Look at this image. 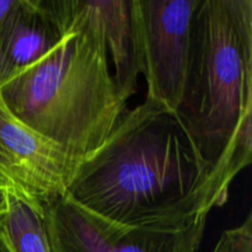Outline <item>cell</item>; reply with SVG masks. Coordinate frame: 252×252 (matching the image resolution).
<instances>
[{
  "label": "cell",
  "instance_id": "cell-1",
  "mask_svg": "<svg viewBox=\"0 0 252 252\" xmlns=\"http://www.w3.org/2000/svg\"><path fill=\"white\" fill-rule=\"evenodd\" d=\"M121 225L208 216L196 152L176 115L145 100L127 110L106 142L81 160L66 194Z\"/></svg>",
  "mask_w": 252,
  "mask_h": 252
},
{
  "label": "cell",
  "instance_id": "cell-2",
  "mask_svg": "<svg viewBox=\"0 0 252 252\" xmlns=\"http://www.w3.org/2000/svg\"><path fill=\"white\" fill-rule=\"evenodd\" d=\"M175 115L196 152L209 213L252 160V0H201Z\"/></svg>",
  "mask_w": 252,
  "mask_h": 252
},
{
  "label": "cell",
  "instance_id": "cell-3",
  "mask_svg": "<svg viewBox=\"0 0 252 252\" xmlns=\"http://www.w3.org/2000/svg\"><path fill=\"white\" fill-rule=\"evenodd\" d=\"M62 37L0 84L7 110L79 161L100 149L127 111L97 27L76 0H46Z\"/></svg>",
  "mask_w": 252,
  "mask_h": 252
},
{
  "label": "cell",
  "instance_id": "cell-4",
  "mask_svg": "<svg viewBox=\"0 0 252 252\" xmlns=\"http://www.w3.org/2000/svg\"><path fill=\"white\" fill-rule=\"evenodd\" d=\"M43 217L54 252H197L208 218L121 225L90 213L68 196L47 204Z\"/></svg>",
  "mask_w": 252,
  "mask_h": 252
},
{
  "label": "cell",
  "instance_id": "cell-5",
  "mask_svg": "<svg viewBox=\"0 0 252 252\" xmlns=\"http://www.w3.org/2000/svg\"><path fill=\"white\" fill-rule=\"evenodd\" d=\"M201 0H132V17L145 97L176 112L191 54L192 24Z\"/></svg>",
  "mask_w": 252,
  "mask_h": 252
},
{
  "label": "cell",
  "instance_id": "cell-6",
  "mask_svg": "<svg viewBox=\"0 0 252 252\" xmlns=\"http://www.w3.org/2000/svg\"><path fill=\"white\" fill-rule=\"evenodd\" d=\"M78 159L17 120L0 96V189L43 213L65 196Z\"/></svg>",
  "mask_w": 252,
  "mask_h": 252
},
{
  "label": "cell",
  "instance_id": "cell-7",
  "mask_svg": "<svg viewBox=\"0 0 252 252\" xmlns=\"http://www.w3.org/2000/svg\"><path fill=\"white\" fill-rule=\"evenodd\" d=\"M97 27L107 48L116 85L126 100L137 93L140 74L132 17V0H76Z\"/></svg>",
  "mask_w": 252,
  "mask_h": 252
},
{
  "label": "cell",
  "instance_id": "cell-8",
  "mask_svg": "<svg viewBox=\"0 0 252 252\" xmlns=\"http://www.w3.org/2000/svg\"><path fill=\"white\" fill-rule=\"evenodd\" d=\"M61 37L44 0H15L4 29L5 79L43 58Z\"/></svg>",
  "mask_w": 252,
  "mask_h": 252
},
{
  "label": "cell",
  "instance_id": "cell-9",
  "mask_svg": "<svg viewBox=\"0 0 252 252\" xmlns=\"http://www.w3.org/2000/svg\"><path fill=\"white\" fill-rule=\"evenodd\" d=\"M0 252H54L43 213L10 197L0 223Z\"/></svg>",
  "mask_w": 252,
  "mask_h": 252
},
{
  "label": "cell",
  "instance_id": "cell-10",
  "mask_svg": "<svg viewBox=\"0 0 252 252\" xmlns=\"http://www.w3.org/2000/svg\"><path fill=\"white\" fill-rule=\"evenodd\" d=\"M212 252H252V216L236 228L226 229Z\"/></svg>",
  "mask_w": 252,
  "mask_h": 252
},
{
  "label": "cell",
  "instance_id": "cell-11",
  "mask_svg": "<svg viewBox=\"0 0 252 252\" xmlns=\"http://www.w3.org/2000/svg\"><path fill=\"white\" fill-rule=\"evenodd\" d=\"M15 0H0V84L5 79L4 58H2V43H4V29L7 16L11 11Z\"/></svg>",
  "mask_w": 252,
  "mask_h": 252
},
{
  "label": "cell",
  "instance_id": "cell-12",
  "mask_svg": "<svg viewBox=\"0 0 252 252\" xmlns=\"http://www.w3.org/2000/svg\"><path fill=\"white\" fill-rule=\"evenodd\" d=\"M9 199L10 196L5 191L0 189V223L9 211Z\"/></svg>",
  "mask_w": 252,
  "mask_h": 252
}]
</instances>
